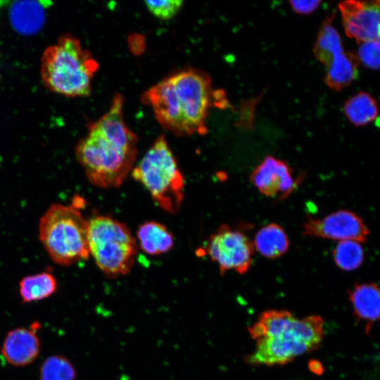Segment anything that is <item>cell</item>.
I'll use <instances>...</instances> for the list:
<instances>
[{
	"instance_id": "22",
	"label": "cell",
	"mask_w": 380,
	"mask_h": 380,
	"mask_svg": "<svg viewBox=\"0 0 380 380\" xmlns=\"http://www.w3.org/2000/svg\"><path fill=\"white\" fill-rule=\"evenodd\" d=\"M145 4L155 17L168 20L179 11L183 1L181 0L146 1Z\"/></svg>"
},
{
	"instance_id": "17",
	"label": "cell",
	"mask_w": 380,
	"mask_h": 380,
	"mask_svg": "<svg viewBox=\"0 0 380 380\" xmlns=\"http://www.w3.org/2000/svg\"><path fill=\"white\" fill-rule=\"evenodd\" d=\"M137 239L141 249L151 255L169 251L174 244V238L163 224L148 221L141 224L137 230Z\"/></svg>"
},
{
	"instance_id": "15",
	"label": "cell",
	"mask_w": 380,
	"mask_h": 380,
	"mask_svg": "<svg viewBox=\"0 0 380 380\" xmlns=\"http://www.w3.org/2000/svg\"><path fill=\"white\" fill-rule=\"evenodd\" d=\"M354 312L364 321L367 331L379 317V289L374 283L356 284L349 293Z\"/></svg>"
},
{
	"instance_id": "4",
	"label": "cell",
	"mask_w": 380,
	"mask_h": 380,
	"mask_svg": "<svg viewBox=\"0 0 380 380\" xmlns=\"http://www.w3.org/2000/svg\"><path fill=\"white\" fill-rule=\"evenodd\" d=\"M99 64L80 42L71 35L61 37L43 53L42 77L50 90L70 97L87 96Z\"/></svg>"
},
{
	"instance_id": "18",
	"label": "cell",
	"mask_w": 380,
	"mask_h": 380,
	"mask_svg": "<svg viewBox=\"0 0 380 380\" xmlns=\"http://www.w3.org/2000/svg\"><path fill=\"white\" fill-rule=\"evenodd\" d=\"M57 289V281L49 272H42L23 278L19 283L20 296L23 303L47 298Z\"/></svg>"
},
{
	"instance_id": "10",
	"label": "cell",
	"mask_w": 380,
	"mask_h": 380,
	"mask_svg": "<svg viewBox=\"0 0 380 380\" xmlns=\"http://www.w3.org/2000/svg\"><path fill=\"white\" fill-rule=\"evenodd\" d=\"M303 234L338 241H367L369 229L363 220L349 210H338L323 217H308L303 226Z\"/></svg>"
},
{
	"instance_id": "12",
	"label": "cell",
	"mask_w": 380,
	"mask_h": 380,
	"mask_svg": "<svg viewBox=\"0 0 380 380\" xmlns=\"http://www.w3.org/2000/svg\"><path fill=\"white\" fill-rule=\"evenodd\" d=\"M338 8L348 37L358 43L379 40V1H344Z\"/></svg>"
},
{
	"instance_id": "8",
	"label": "cell",
	"mask_w": 380,
	"mask_h": 380,
	"mask_svg": "<svg viewBox=\"0 0 380 380\" xmlns=\"http://www.w3.org/2000/svg\"><path fill=\"white\" fill-rule=\"evenodd\" d=\"M313 50L315 57L326 68L324 81L331 89L341 91L356 79L359 59L353 53L344 51L331 17L322 24Z\"/></svg>"
},
{
	"instance_id": "3",
	"label": "cell",
	"mask_w": 380,
	"mask_h": 380,
	"mask_svg": "<svg viewBox=\"0 0 380 380\" xmlns=\"http://www.w3.org/2000/svg\"><path fill=\"white\" fill-rule=\"evenodd\" d=\"M249 331L256 341L248 357L252 365H283L316 348L324 334L318 316L299 319L287 311L265 312Z\"/></svg>"
},
{
	"instance_id": "13",
	"label": "cell",
	"mask_w": 380,
	"mask_h": 380,
	"mask_svg": "<svg viewBox=\"0 0 380 380\" xmlns=\"http://www.w3.org/2000/svg\"><path fill=\"white\" fill-rule=\"evenodd\" d=\"M38 327V324L34 323L29 328H15L7 334L1 351L8 363L22 367L30 364L37 357L40 350L36 333Z\"/></svg>"
},
{
	"instance_id": "24",
	"label": "cell",
	"mask_w": 380,
	"mask_h": 380,
	"mask_svg": "<svg viewBox=\"0 0 380 380\" xmlns=\"http://www.w3.org/2000/svg\"><path fill=\"white\" fill-rule=\"evenodd\" d=\"M321 1H291L292 9L297 13L306 15L315 11L321 4Z\"/></svg>"
},
{
	"instance_id": "9",
	"label": "cell",
	"mask_w": 380,
	"mask_h": 380,
	"mask_svg": "<svg viewBox=\"0 0 380 380\" xmlns=\"http://www.w3.org/2000/svg\"><path fill=\"white\" fill-rule=\"evenodd\" d=\"M205 248L221 274L230 270L244 274L252 265V241L243 232L227 224H222L209 236Z\"/></svg>"
},
{
	"instance_id": "16",
	"label": "cell",
	"mask_w": 380,
	"mask_h": 380,
	"mask_svg": "<svg viewBox=\"0 0 380 380\" xmlns=\"http://www.w3.org/2000/svg\"><path fill=\"white\" fill-rule=\"evenodd\" d=\"M252 243L254 250L268 259L280 258L289 248V239L286 231L274 222L269 223L258 229Z\"/></svg>"
},
{
	"instance_id": "21",
	"label": "cell",
	"mask_w": 380,
	"mask_h": 380,
	"mask_svg": "<svg viewBox=\"0 0 380 380\" xmlns=\"http://www.w3.org/2000/svg\"><path fill=\"white\" fill-rule=\"evenodd\" d=\"M76 372L68 359L62 355H51L42 364L40 380H75Z\"/></svg>"
},
{
	"instance_id": "7",
	"label": "cell",
	"mask_w": 380,
	"mask_h": 380,
	"mask_svg": "<svg viewBox=\"0 0 380 380\" xmlns=\"http://www.w3.org/2000/svg\"><path fill=\"white\" fill-rule=\"evenodd\" d=\"M88 247L96 265L110 277L127 274L138 250L136 239L127 227L105 215L88 221Z\"/></svg>"
},
{
	"instance_id": "2",
	"label": "cell",
	"mask_w": 380,
	"mask_h": 380,
	"mask_svg": "<svg viewBox=\"0 0 380 380\" xmlns=\"http://www.w3.org/2000/svg\"><path fill=\"white\" fill-rule=\"evenodd\" d=\"M123 104L122 96L116 94L108 110L89 126L76 148L88 179L99 187L120 186L136 160L138 139L125 124Z\"/></svg>"
},
{
	"instance_id": "1",
	"label": "cell",
	"mask_w": 380,
	"mask_h": 380,
	"mask_svg": "<svg viewBox=\"0 0 380 380\" xmlns=\"http://www.w3.org/2000/svg\"><path fill=\"white\" fill-rule=\"evenodd\" d=\"M142 101L163 127L182 136L206 134L210 108L228 106L223 91L213 89L210 77L194 68L168 75L146 91Z\"/></svg>"
},
{
	"instance_id": "20",
	"label": "cell",
	"mask_w": 380,
	"mask_h": 380,
	"mask_svg": "<svg viewBox=\"0 0 380 380\" xmlns=\"http://www.w3.org/2000/svg\"><path fill=\"white\" fill-rule=\"evenodd\" d=\"M332 255L335 265L344 271L358 269L365 259L364 249L360 243L352 240L338 241Z\"/></svg>"
},
{
	"instance_id": "5",
	"label": "cell",
	"mask_w": 380,
	"mask_h": 380,
	"mask_svg": "<svg viewBox=\"0 0 380 380\" xmlns=\"http://www.w3.org/2000/svg\"><path fill=\"white\" fill-rule=\"evenodd\" d=\"M39 238L51 258L59 265H72L89 255L88 221L77 204L51 205L40 219Z\"/></svg>"
},
{
	"instance_id": "14",
	"label": "cell",
	"mask_w": 380,
	"mask_h": 380,
	"mask_svg": "<svg viewBox=\"0 0 380 380\" xmlns=\"http://www.w3.org/2000/svg\"><path fill=\"white\" fill-rule=\"evenodd\" d=\"M13 27L18 33L30 35L37 33L45 21V6L42 1H18L9 9Z\"/></svg>"
},
{
	"instance_id": "19",
	"label": "cell",
	"mask_w": 380,
	"mask_h": 380,
	"mask_svg": "<svg viewBox=\"0 0 380 380\" xmlns=\"http://www.w3.org/2000/svg\"><path fill=\"white\" fill-rule=\"evenodd\" d=\"M343 111L354 125L360 127L372 122L378 115L375 99L366 92H359L345 103Z\"/></svg>"
},
{
	"instance_id": "6",
	"label": "cell",
	"mask_w": 380,
	"mask_h": 380,
	"mask_svg": "<svg viewBox=\"0 0 380 380\" xmlns=\"http://www.w3.org/2000/svg\"><path fill=\"white\" fill-rule=\"evenodd\" d=\"M132 175L165 211L175 213L180 208L184 179L164 136L155 140Z\"/></svg>"
},
{
	"instance_id": "11",
	"label": "cell",
	"mask_w": 380,
	"mask_h": 380,
	"mask_svg": "<svg viewBox=\"0 0 380 380\" xmlns=\"http://www.w3.org/2000/svg\"><path fill=\"white\" fill-rule=\"evenodd\" d=\"M303 180L296 176L285 161L266 156L251 172L250 181L262 195L284 200L290 196Z\"/></svg>"
},
{
	"instance_id": "23",
	"label": "cell",
	"mask_w": 380,
	"mask_h": 380,
	"mask_svg": "<svg viewBox=\"0 0 380 380\" xmlns=\"http://www.w3.org/2000/svg\"><path fill=\"white\" fill-rule=\"evenodd\" d=\"M379 40H372L360 43L357 58L364 65L372 70L379 68Z\"/></svg>"
}]
</instances>
